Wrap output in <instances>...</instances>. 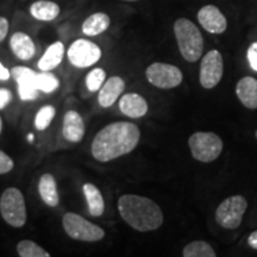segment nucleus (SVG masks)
Masks as SVG:
<instances>
[{
  "label": "nucleus",
  "instance_id": "nucleus-3",
  "mask_svg": "<svg viewBox=\"0 0 257 257\" xmlns=\"http://www.w3.org/2000/svg\"><path fill=\"white\" fill-rule=\"evenodd\" d=\"M174 34L182 57L188 62H197L204 50V38L197 25L189 19L179 18L174 23Z\"/></svg>",
  "mask_w": 257,
  "mask_h": 257
},
{
  "label": "nucleus",
  "instance_id": "nucleus-17",
  "mask_svg": "<svg viewBox=\"0 0 257 257\" xmlns=\"http://www.w3.org/2000/svg\"><path fill=\"white\" fill-rule=\"evenodd\" d=\"M236 94L240 102L249 110L257 108V80L252 76H244L237 82Z\"/></svg>",
  "mask_w": 257,
  "mask_h": 257
},
{
  "label": "nucleus",
  "instance_id": "nucleus-34",
  "mask_svg": "<svg viewBox=\"0 0 257 257\" xmlns=\"http://www.w3.org/2000/svg\"><path fill=\"white\" fill-rule=\"evenodd\" d=\"M2 130H3V120H2V117H0V135H2Z\"/></svg>",
  "mask_w": 257,
  "mask_h": 257
},
{
  "label": "nucleus",
  "instance_id": "nucleus-31",
  "mask_svg": "<svg viewBox=\"0 0 257 257\" xmlns=\"http://www.w3.org/2000/svg\"><path fill=\"white\" fill-rule=\"evenodd\" d=\"M9 21L5 17H0V42L5 40L6 35L9 32Z\"/></svg>",
  "mask_w": 257,
  "mask_h": 257
},
{
  "label": "nucleus",
  "instance_id": "nucleus-6",
  "mask_svg": "<svg viewBox=\"0 0 257 257\" xmlns=\"http://www.w3.org/2000/svg\"><path fill=\"white\" fill-rule=\"evenodd\" d=\"M188 146L193 159L204 163L217 160L223 152V141L214 133H194L188 138Z\"/></svg>",
  "mask_w": 257,
  "mask_h": 257
},
{
  "label": "nucleus",
  "instance_id": "nucleus-21",
  "mask_svg": "<svg viewBox=\"0 0 257 257\" xmlns=\"http://www.w3.org/2000/svg\"><path fill=\"white\" fill-rule=\"evenodd\" d=\"M82 189L87 200L89 214L93 217H100L105 211V201L101 192L93 184H85Z\"/></svg>",
  "mask_w": 257,
  "mask_h": 257
},
{
  "label": "nucleus",
  "instance_id": "nucleus-18",
  "mask_svg": "<svg viewBox=\"0 0 257 257\" xmlns=\"http://www.w3.org/2000/svg\"><path fill=\"white\" fill-rule=\"evenodd\" d=\"M38 192H40L42 200L48 206L55 207L59 205L60 197L59 192H57L56 180L49 173L41 176L40 181H38Z\"/></svg>",
  "mask_w": 257,
  "mask_h": 257
},
{
  "label": "nucleus",
  "instance_id": "nucleus-36",
  "mask_svg": "<svg viewBox=\"0 0 257 257\" xmlns=\"http://www.w3.org/2000/svg\"><path fill=\"white\" fill-rule=\"evenodd\" d=\"M255 136H256V138H257V128H256V133H255Z\"/></svg>",
  "mask_w": 257,
  "mask_h": 257
},
{
  "label": "nucleus",
  "instance_id": "nucleus-35",
  "mask_svg": "<svg viewBox=\"0 0 257 257\" xmlns=\"http://www.w3.org/2000/svg\"><path fill=\"white\" fill-rule=\"evenodd\" d=\"M123 2H137V0H123Z\"/></svg>",
  "mask_w": 257,
  "mask_h": 257
},
{
  "label": "nucleus",
  "instance_id": "nucleus-23",
  "mask_svg": "<svg viewBox=\"0 0 257 257\" xmlns=\"http://www.w3.org/2000/svg\"><path fill=\"white\" fill-rule=\"evenodd\" d=\"M184 257H216L217 253L214 249L204 240H194L188 243L182 250Z\"/></svg>",
  "mask_w": 257,
  "mask_h": 257
},
{
  "label": "nucleus",
  "instance_id": "nucleus-32",
  "mask_svg": "<svg viewBox=\"0 0 257 257\" xmlns=\"http://www.w3.org/2000/svg\"><path fill=\"white\" fill-rule=\"evenodd\" d=\"M10 76H11V72H9V69L0 63V80L6 81V80H9Z\"/></svg>",
  "mask_w": 257,
  "mask_h": 257
},
{
  "label": "nucleus",
  "instance_id": "nucleus-2",
  "mask_svg": "<svg viewBox=\"0 0 257 257\" xmlns=\"http://www.w3.org/2000/svg\"><path fill=\"white\" fill-rule=\"evenodd\" d=\"M118 211L126 224L140 232L157 230L163 224L162 210L152 199L124 194L118 199Z\"/></svg>",
  "mask_w": 257,
  "mask_h": 257
},
{
  "label": "nucleus",
  "instance_id": "nucleus-1",
  "mask_svg": "<svg viewBox=\"0 0 257 257\" xmlns=\"http://www.w3.org/2000/svg\"><path fill=\"white\" fill-rule=\"evenodd\" d=\"M141 140V131L131 121H114L95 135L91 146L93 157L99 162H110L134 152Z\"/></svg>",
  "mask_w": 257,
  "mask_h": 257
},
{
  "label": "nucleus",
  "instance_id": "nucleus-14",
  "mask_svg": "<svg viewBox=\"0 0 257 257\" xmlns=\"http://www.w3.org/2000/svg\"><path fill=\"white\" fill-rule=\"evenodd\" d=\"M125 89V82L120 76H112L104 82L99 89L98 101L102 107H111L118 100L121 93Z\"/></svg>",
  "mask_w": 257,
  "mask_h": 257
},
{
  "label": "nucleus",
  "instance_id": "nucleus-9",
  "mask_svg": "<svg viewBox=\"0 0 257 257\" xmlns=\"http://www.w3.org/2000/svg\"><path fill=\"white\" fill-rule=\"evenodd\" d=\"M224 73L223 56L219 51L213 49L202 57L199 69V81L205 89L214 88L220 82Z\"/></svg>",
  "mask_w": 257,
  "mask_h": 257
},
{
  "label": "nucleus",
  "instance_id": "nucleus-25",
  "mask_svg": "<svg viewBox=\"0 0 257 257\" xmlns=\"http://www.w3.org/2000/svg\"><path fill=\"white\" fill-rule=\"evenodd\" d=\"M56 114V110L53 105L43 106L40 111L37 112L36 117H35V126L37 130L43 131L49 126L54 117Z\"/></svg>",
  "mask_w": 257,
  "mask_h": 257
},
{
  "label": "nucleus",
  "instance_id": "nucleus-30",
  "mask_svg": "<svg viewBox=\"0 0 257 257\" xmlns=\"http://www.w3.org/2000/svg\"><path fill=\"white\" fill-rule=\"evenodd\" d=\"M12 100V94L9 89L0 88V110L5 108Z\"/></svg>",
  "mask_w": 257,
  "mask_h": 257
},
{
  "label": "nucleus",
  "instance_id": "nucleus-28",
  "mask_svg": "<svg viewBox=\"0 0 257 257\" xmlns=\"http://www.w3.org/2000/svg\"><path fill=\"white\" fill-rule=\"evenodd\" d=\"M14 160H12L8 154H5L3 150H0V175L8 174V173H10L14 169Z\"/></svg>",
  "mask_w": 257,
  "mask_h": 257
},
{
  "label": "nucleus",
  "instance_id": "nucleus-13",
  "mask_svg": "<svg viewBox=\"0 0 257 257\" xmlns=\"http://www.w3.org/2000/svg\"><path fill=\"white\" fill-rule=\"evenodd\" d=\"M62 134L68 142L78 143L82 140L85 136V123L78 112L70 110L64 114Z\"/></svg>",
  "mask_w": 257,
  "mask_h": 257
},
{
  "label": "nucleus",
  "instance_id": "nucleus-12",
  "mask_svg": "<svg viewBox=\"0 0 257 257\" xmlns=\"http://www.w3.org/2000/svg\"><path fill=\"white\" fill-rule=\"evenodd\" d=\"M198 21L210 34H223L227 28V21L214 5H206L198 12Z\"/></svg>",
  "mask_w": 257,
  "mask_h": 257
},
{
  "label": "nucleus",
  "instance_id": "nucleus-19",
  "mask_svg": "<svg viewBox=\"0 0 257 257\" xmlns=\"http://www.w3.org/2000/svg\"><path fill=\"white\" fill-rule=\"evenodd\" d=\"M64 56V46L62 42H55L48 47L46 53L38 61V68L42 72H50L60 66Z\"/></svg>",
  "mask_w": 257,
  "mask_h": 257
},
{
  "label": "nucleus",
  "instance_id": "nucleus-29",
  "mask_svg": "<svg viewBox=\"0 0 257 257\" xmlns=\"http://www.w3.org/2000/svg\"><path fill=\"white\" fill-rule=\"evenodd\" d=\"M248 59L251 68L257 72V42L250 46L248 50Z\"/></svg>",
  "mask_w": 257,
  "mask_h": 257
},
{
  "label": "nucleus",
  "instance_id": "nucleus-26",
  "mask_svg": "<svg viewBox=\"0 0 257 257\" xmlns=\"http://www.w3.org/2000/svg\"><path fill=\"white\" fill-rule=\"evenodd\" d=\"M37 88L38 91H42L44 93H51L59 87L60 81L54 74L50 72H42L37 73Z\"/></svg>",
  "mask_w": 257,
  "mask_h": 257
},
{
  "label": "nucleus",
  "instance_id": "nucleus-10",
  "mask_svg": "<svg viewBox=\"0 0 257 257\" xmlns=\"http://www.w3.org/2000/svg\"><path fill=\"white\" fill-rule=\"evenodd\" d=\"M68 60L78 68H87L98 62L101 57L100 48L88 40H76L69 47Z\"/></svg>",
  "mask_w": 257,
  "mask_h": 257
},
{
  "label": "nucleus",
  "instance_id": "nucleus-16",
  "mask_svg": "<svg viewBox=\"0 0 257 257\" xmlns=\"http://www.w3.org/2000/svg\"><path fill=\"white\" fill-rule=\"evenodd\" d=\"M12 53L22 61H29L36 54V46L34 41L25 32H15L10 40Z\"/></svg>",
  "mask_w": 257,
  "mask_h": 257
},
{
  "label": "nucleus",
  "instance_id": "nucleus-4",
  "mask_svg": "<svg viewBox=\"0 0 257 257\" xmlns=\"http://www.w3.org/2000/svg\"><path fill=\"white\" fill-rule=\"evenodd\" d=\"M63 229L70 238L80 242H98L105 237V231L74 212H67L62 219Z\"/></svg>",
  "mask_w": 257,
  "mask_h": 257
},
{
  "label": "nucleus",
  "instance_id": "nucleus-11",
  "mask_svg": "<svg viewBox=\"0 0 257 257\" xmlns=\"http://www.w3.org/2000/svg\"><path fill=\"white\" fill-rule=\"evenodd\" d=\"M10 72H11L12 78L17 81L18 93L22 100H34V99L37 98V73L23 66L14 67Z\"/></svg>",
  "mask_w": 257,
  "mask_h": 257
},
{
  "label": "nucleus",
  "instance_id": "nucleus-5",
  "mask_svg": "<svg viewBox=\"0 0 257 257\" xmlns=\"http://www.w3.org/2000/svg\"><path fill=\"white\" fill-rule=\"evenodd\" d=\"M0 213L6 223L11 226H24L28 214L23 193L16 187L5 189L0 198Z\"/></svg>",
  "mask_w": 257,
  "mask_h": 257
},
{
  "label": "nucleus",
  "instance_id": "nucleus-8",
  "mask_svg": "<svg viewBox=\"0 0 257 257\" xmlns=\"http://www.w3.org/2000/svg\"><path fill=\"white\" fill-rule=\"evenodd\" d=\"M147 80L161 89H172L181 85L182 72L176 66L163 62H155L150 64L146 70Z\"/></svg>",
  "mask_w": 257,
  "mask_h": 257
},
{
  "label": "nucleus",
  "instance_id": "nucleus-7",
  "mask_svg": "<svg viewBox=\"0 0 257 257\" xmlns=\"http://www.w3.org/2000/svg\"><path fill=\"white\" fill-rule=\"evenodd\" d=\"M248 208L245 197L237 194L226 198L216 210V221L219 226L227 230H234L242 224L243 216Z\"/></svg>",
  "mask_w": 257,
  "mask_h": 257
},
{
  "label": "nucleus",
  "instance_id": "nucleus-27",
  "mask_svg": "<svg viewBox=\"0 0 257 257\" xmlns=\"http://www.w3.org/2000/svg\"><path fill=\"white\" fill-rule=\"evenodd\" d=\"M106 79V73L104 69L95 68L91 70L86 76V86H87L88 91L96 92L101 88L104 85Z\"/></svg>",
  "mask_w": 257,
  "mask_h": 257
},
{
  "label": "nucleus",
  "instance_id": "nucleus-33",
  "mask_svg": "<svg viewBox=\"0 0 257 257\" xmlns=\"http://www.w3.org/2000/svg\"><path fill=\"white\" fill-rule=\"evenodd\" d=\"M248 244L252 249L257 250V230L250 233V236L248 237Z\"/></svg>",
  "mask_w": 257,
  "mask_h": 257
},
{
  "label": "nucleus",
  "instance_id": "nucleus-20",
  "mask_svg": "<svg viewBox=\"0 0 257 257\" xmlns=\"http://www.w3.org/2000/svg\"><path fill=\"white\" fill-rule=\"evenodd\" d=\"M30 14L37 21L51 22L60 15V6L49 0H38L30 6Z\"/></svg>",
  "mask_w": 257,
  "mask_h": 257
},
{
  "label": "nucleus",
  "instance_id": "nucleus-15",
  "mask_svg": "<svg viewBox=\"0 0 257 257\" xmlns=\"http://www.w3.org/2000/svg\"><path fill=\"white\" fill-rule=\"evenodd\" d=\"M119 110L126 117L142 118L148 112V102L142 95L137 93H126L120 98Z\"/></svg>",
  "mask_w": 257,
  "mask_h": 257
},
{
  "label": "nucleus",
  "instance_id": "nucleus-22",
  "mask_svg": "<svg viewBox=\"0 0 257 257\" xmlns=\"http://www.w3.org/2000/svg\"><path fill=\"white\" fill-rule=\"evenodd\" d=\"M111 19L104 12H98L86 19L82 24V32L87 36H98L110 27Z\"/></svg>",
  "mask_w": 257,
  "mask_h": 257
},
{
  "label": "nucleus",
  "instance_id": "nucleus-24",
  "mask_svg": "<svg viewBox=\"0 0 257 257\" xmlns=\"http://www.w3.org/2000/svg\"><path fill=\"white\" fill-rule=\"evenodd\" d=\"M17 252L21 257H49L50 253L34 240L23 239L18 243Z\"/></svg>",
  "mask_w": 257,
  "mask_h": 257
}]
</instances>
